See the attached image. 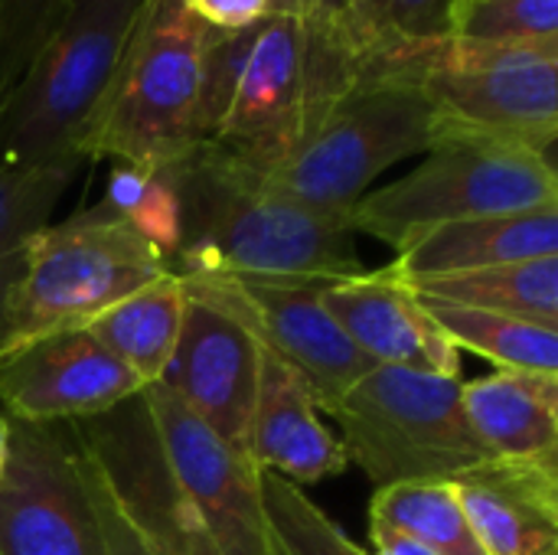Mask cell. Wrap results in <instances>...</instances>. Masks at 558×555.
<instances>
[{"label": "cell", "instance_id": "7", "mask_svg": "<svg viewBox=\"0 0 558 555\" xmlns=\"http://www.w3.org/2000/svg\"><path fill=\"white\" fill-rule=\"evenodd\" d=\"M438 144H445V124L418 82L369 79L291 154L252 173L294 203L347 216L383 170Z\"/></svg>", "mask_w": 558, "mask_h": 555}, {"label": "cell", "instance_id": "21", "mask_svg": "<svg viewBox=\"0 0 558 555\" xmlns=\"http://www.w3.org/2000/svg\"><path fill=\"white\" fill-rule=\"evenodd\" d=\"M186 288L170 272L137 294L118 301L105 314H98L85 330L118 360L124 363L144 386L160 383L183 327Z\"/></svg>", "mask_w": 558, "mask_h": 555}, {"label": "cell", "instance_id": "10", "mask_svg": "<svg viewBox=\"0 0 558 555\" xmlns=\"http://www.w3.org/2000/svg\"><path fill=\"white\" fill-rule=\"evenodd\" d=\"M180 281L186 294L239 321L265 353L298 373L320 412H330L373 370L327 314L320 281L262 275H183Z\"/></svg>", "mask_w": 558, "mask_h": 555}, {"label": "cell", "instance_id": "2", "mask_svg": "<svg viewBox=\"0 0 558 555\" xmlns=\"http://www.w3.org/2000/svg\"><path fill=\"white\" fill-rule=\"evenodd\" d=\"M369 79H383L379 62L337 13L268 16L209 144L248 170H265Z\"/></svg>", "mask_w": 558, "mask_h": 555}, {"label": "cell", "instance_id": "12", "mask_svg": "<svg viewBox=\"0 0 558 555\" xmlns=\"http://www.w3.org/2000/svg\"><path fill=\"white\" fill-rule=\"evenodd\" d=\"M0 555H105L69 425L13 422L0 474Z\"/></svg>", "mask_w": 558, "mask_h": 555}, {"label": "cell", "instance_id": "6", "mask_svg": "<svg viewBox=\"0 0 558 555\" xmlns=\"http://www.w3.org/2000/svg\"><path fill=\"white\" fill-rule=\"evenodd\" d=\"M389 79H412L435 101L448 141H487L553 157L558 137V43H477L445 36Z\"/></svg>", "mask_w": 558, "mask_h": 555}, {"label": "cell", "instance_id": "25", "mask_svg": "<svg viewBox=\"0 0 558 555\" xmlns=\"http://www.w3.org/2000/svg\"><path fill=\"white\" fill-rule=\"evenodd\" d=\"M369 520H383L438 555H487L481 546L454 481H409L376 487Z\"/></svg>", "mask_w": 558, "mask_h": 555}, {"label": "cell", "instance_id": "5", "mask_svg": "<svg viewBox=\"0 0 558 555\" xmlns=\"http://www.w3.org/2000/svg\"><path fill=\"white\" fill-rule=\"evenodd\" d=\"M170 275L167 252L101 196L95 206L43 226L7 298L0 350L92 324L118 301Z\"/></svg>", "mask_w": 558, "mask_h": 555}, {"label": "cell", "instance_id": "16", "mask_svg": "<svg viewBox=\"0 0 558 555\" xmlns=\"http://www.w3.org/2000/svg\"><path fill=\"white\" fill-rule=\"evenodd\" d=\"M75 425L105 458L157 555H222L193 507L170 484L141 396Z\"/></svg>", "mask_w": 558, "mask_h": 555}, {"label": "cell", "instance_id": "3", "mask_svg": "<svg viewBox=\"0 0 558 555\" xmlns=\"http://www.w3.org/2000/svg\"><path fill=\"white\" fill-rule=\"evenodd\" d=\"M144 0H69L23 75L0 95V164H88L85 134L114 82Z\"/></svg>", "mask_w": 558, "mask_h": 555}, {"label": "cell", "instance_id": "9", "mask_svg": "<svg viewBox=\"0 0 558 555\" xmlns=\"http://www.w3.org/2000/svg\"><path fill=\"white\" fill-rule=\"evenodd\" d=\"M546 206H558L553 157L487 141H448L402 180L353 203L347 222L356 236H373L396 252L409 236L441 222Z\"/></svg>", "mask_w": 558, "mask_h": 555}, {"label": "cell", "instance_id": "32", "mask_svg": "<svg viewBox=\"0 0 558 555\" xmlns=\"http://www.w3.org/2000/svg\"><path fill=\"white\" fill-rule=\"evenodd\" d=\"M369 546H373V555H438L425 543H418L415 536H409L383 520H369Z\"/></svg>", "mask_w": 558, "mask_h": 555}, {"label": "cell", "instance_id": "8", "mask_svg": "<svg viewBox=\"0 0 558 555\" xmlns=\"http://www.w3.org/2000/svg\"><path fill=\"white\" fill-rule=\"evenodd\" d=\"M340 445L376 487L458 481L490 461L464 415V379L373 366L327 412Z\"/></svg>", "mask_w": 558, "mask_h": 555}, {"label": "cell", "instance_id": "33", "mask_svg": "<svg viewBox=\"0 0 558 555\" xmlns=\"http://www.w3.org/2000/svg\"><path fill=\"white\" fill-rule=\"evenodd\" d=\"M324 10V0H268V16H314Z\"/></svg>", "mask_w": 558, "mask_h": 555}, {"label": "cell", "instance_id": "34", "mask_svg": "<svg viewBox=\"0 0 558 555\" xmlns=\"http://www.w3.org/2000/svg\"><path fill=\"white\" fill-rule=\"evenodd\" d=\"M10 438H13V422L0 412V474H3L7 458H10Z\"/></svg>", "mask_w": 558, "mask_h": 555}, {"label": "cell", "instance_id": "26", "mask_svg": "<svg viewBox=\"0 0 558 555\" xmlns=\"http://www.w3.org/2000/svg\"><path fill=\"white\" fill-rule=\"evenodd\" d=\"M448 7L451 0H350L333 13L376 56L383 75L389 62L448 36Z\"/></svg>", "mask_w": 558, "mask_h": 555}, {"label": "cell", "instance_id": "4", "mask_svg": "<svg viewBox=\"0 0 558 555\" xmlns=\"http://www.w3.org/2000/svg\"><path fill=\"white\" fill-rule=\"evenodd\" d=\"M203 23L183 0H144L134 36L114 82L85 134L82 157H111L144 177H157L199 141Z\"/></svg>", "mask_w": 558, "mask_h": 555}, {"label": "cell", "instance_id": "15", "mask_svg": "<svg viewBox=\"0 0 558 555\" xmlns=\"http://www.w3.org/2000/svg\"><path fill=\"white\" fill-rule=\"evenodd\" d=\"M320 301L373 366L461 376V350L432 321L396 262L324 285Z\"/></svg>", "mask_w": 558, "mask_h": 555}, {"label": "cell", "instance_id": "30", "mask_svg": "<svg viewBox=\"0 0 558 555\" xmlns=\"http://www.w3.org/2000/svg\"><path fill=\"white\" fill-rule=\"evenodd\" d=\"M69 0H0V95L46 46Z\"/></svg>", "mask_w": 558, "mask_h": 555}, {"label": "cell", "instance_id": "14", "mask_svg": "<svg viewBox=\"0 0 558 555\" xmlns=\"http://www.w3.org/2000/svg\"><path fill=\"white\" fill-rule=\"evenodd\" d=\"M262 347L219 307L186 294L177 350L160 383L226 445L245 451Z\"/></svg>", "mask_w": 558, "mask_h": 555}, {"label": "cell", "instance_id": "37", "mask_svg": "<svg viewBox=\"0 0 558 555\" xmlns=\"http://www.w3.org/2000/svg\"><path fill=\"white\" fill-rule=\"evenodd\" d=\"M275 555H281V553H278V546H275Z\"/></svg>", "mask_w": 558, "mask_h": 555}, {"label": "cell", "instance_id": "35", "mask_svg": "<svg viewBox=\"0 0 558 555\" xmlns=\"http://www.w3.org/2000/svg\"><path fill=\"white\" fill-rule=\"evenodd\" d=\"M350 0H324V10L327 13H333V10H340V7H347Z\"/></svg>", "mask_w": 558, "mask_h": 555}, {"label": "cell", "instance_id": "19", "mask_svg": "<svg viewBox=\"0 0 558 555\" xmlns=\"http://www.w3.org/2000/svg\"><path fill=\"white\" fill-rule=\"evenodd\" d=\"M536 258H558V206L441 222L409 236L396 249V268L405 278L458 275Z\"/></svg>", "mask_w": 558, "mask_h": 555}, {"label": "cell", "instance_id": "29", "mask_svg": "<svg viewBox=\"0 0 558 555\" xmlns=\"http://www.w3.org/2000/svg\"><path fill=\"white\" fill-rule=\"evenodd\" d=\"M265 23V20H262ZM262 23L245 29H216L209 26L203 46V88H199V141L209 144L226 121L232 95L239 88L242 69L255 46Z\"/></svg>", "mask_w": 558, "mask_h": 555}, {"label": "cell", "instance_id": "23", "mask_svg": "<svg viewBox=\"0 0 558 555\" xmlns=\"http://www.w3.org/2000/svg\"><path fill=\"white\" fill-rule=\"evenodd\" d=\"M425 311L441 327V334L458 347L487 357L497 370H530L558 373V330L523 317L425 301Z\"/></svg>", "mask_w": 558, "mask_h": 555}, {"label": "cell", "instance_id": "24", "mask_svg": "<svg viewBox=\"0 0 558 555\" xmlns=\"http://www.w3.org/2000/svg\"><path fill=\"white\" fill-rule=\"evenodd\" d=\"M85 164L52 167H3L0 164V321L7 298L23 272L33 236L49 226V216Z\"/></svg>", "mask_w": 558, "mask_h": 555}, {"label": "cell", "instance_id": "28", "mask_svg": "<svg viewBox=\"0 0 558 555\" xmlns=\"http://www.w3.org/2000/svg\"><path fill=\"white\" fill-rule=\"evenodd\" d=\"M69 429H72V442H75L78 471H82L92 510L98 517L105 555H157L144 523L137 520L131 500L124 497V491L111 478V471H108L105 458L98 455V448L82 435V429L75 422H69Z\"/></svg>", "mask_w": 558, "mask_h": 555}, {"label": "cell", "instance_id": "11", "mask_svg": "<svg viewBox=\"0 0 558 555\" xmlns=\"http://www.w3.org/2000/svg\"><path fill=\"white\" fill-rule=\"evenodd\" d=\"M154 442L177 494L193 507L222 555H275L252 458L209 432L163 383L141 393Z\"/></svg>", "mask_w": 558, "mask_h": 555}, {"label": "cell", "instance_id": "20", "mask_svg": "<svg viewBox=\"0 0 558 555\" xmlns=\"http://www.w3.org/2000/svg\"><path fill=\"white\" fill-rule=\"evenodd\" d=\"M464 415L490 458L558 468V373L497 370L464 383Z\"/></svg>", "mask_w": 558, "mask_h": 555}, {"label": "cell", "instance_id": "1", "mask_svg": "<svg viewBox=\"0 0 558 555\" xmlns=\"http://www.w3.org/2000/svg\"><path fill=\"white\" fill-rule=\"evenodd\" d=\"M157 177L177 203L170 272L180 278L262 275L330 285L363 272L347 216L275 193L216 144H199Z\"/></svg>", "mask_w": 558, "mask_h": 555}, {"label": "cell", "instance_id": "22", "mask_svg": "<svg viewBox=\"0 0 558 555\" xmlns=\"http://www.w3.org/2000/svg\"><path fill=\"white\" fill-rule=\"evenodd\" d=\"M409 285L425 301L510 314L558 330V258L490 265L435 278H409Z\"/></svg>", "mask_w": 558, "mask_h": 555}, {"label": "cell", "instance_id": "36", "mask_svg": "<svg viewBox=\"0 0 558 555\" xmlns=\"http://www.w3.org/2000/svg\"><path fill=\"white\" fill-rule=\"evenodd\" d=\"M183 3H186V7H190V3H196V0H183Z\"/></svg>", "mask_w": 558, "mask_h": 555}, {"label": "cell", "instance_id": "31", "mask_svg": "<svg viewBox=\"0 0 558 555\" xmlns=\"http://www.w3.org/2000/svg\"><path fill=\"white\" fill-rule=\"evenodd\" d=\"M190 10L216 29H245L268 20V0H196Z\"/></svg>", "mask_w": 558, "mask_h": 555}, {"label": "cell", "instance_id": "27", "mask_svg": "<svg viewBox=\"0 0 558 555\" xmlns=\"http://www.w3.org/2000/svg\"><path fill=\"white\" fill-rule=\"evenodd\" d=\"M262 500L281 555H373L356 546L301 487L278 474H262Z\"/></svg>", "mask_w": 558, "mask_h": 555}, {"label": "cell", "instance_id": "18", "mask_svg": "<svg viewBox=\"0 0 558 555\" xmlns=\"http://www.w3.org/2000/svg\"><path fill=\"white\" fill-rule=\"evenodd\" d=\"M454 487L487 555H558V468L490 458Z\"/></svg>", "mask_w": 558, "mask_h": 555}, {"label": "cell", "instance_id": "17", "mask_svg": "<svg viewBox=\"0 0 558 555\" xmlns=\"http://www.w3.org/2000/svg\"><path fill=\"white\" fill-rule=\"evenodd\" d=\"M245 455L262 474H278L294 487L324 484L350 464L304 379L265 350Z\"/></svg>", "mask_w": 558, "mask_h": 555}, {"label": "cell", "instance_id": "13", "mask_svg": "<svg viewBox=\"0 0 558 555\" xmlns=\"http://www.w3.org/2000/svg\"><path fill=\"white\" fill-rule=\"evenodd\" d=\"M141 393L144 383L85 327L0 350V412L10 422H85L131 402Z\"/></svg>", "mask_w": 558, "mask_h": 555}]
</instances>
